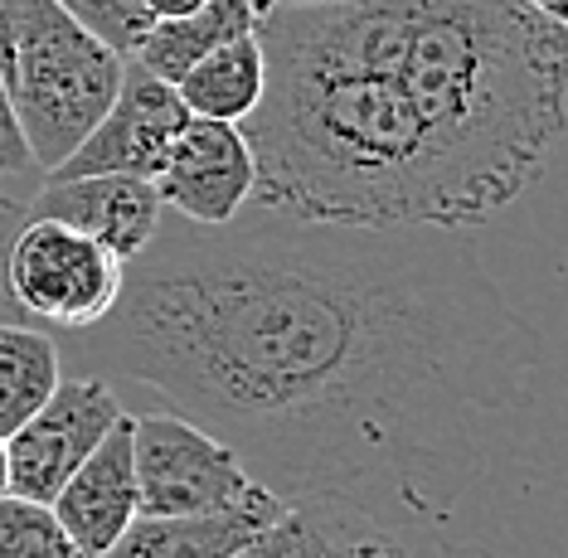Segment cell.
<instances>
[{"mask_svg":"<svg viewBox=\"0 0 568 558\" xmlns=\"http://www.w3.org/2000/svg\"><path fill=\"white\" fill-rule=\"evenodd\" d=\"M63 374L122 379L214 433L277 500L394 490L515 408L539 335L457 229L161 219ZM369 505V500H365Z\"/></svg>","mask_w":568,"mask_h":558,"instance_id":"1","label":"cell"},{"mask_svg":"<svg viewBox=\"0 0 568 558\" xmlns=\"http://www.w3.org/2000/svg\"><path fill=\"white\" fill-rule=\"evenodd\" d=\"M122 73L126 59L83 30L59 0H16V54L6 88L40 175L59 171L108 116Z\"/></svg>","mask_w":568,"mask_h":558,"instance_id":"2","label":"cell"},{"mask_svg":"<svg viewBox=\"0 0 568 558\" xmlns=\"http://www.w3.org/2000/svg\"><path fill=\"white\" fill-rule=\"evenodd\" d=\"M132 457L141 515H253L273 525L287 510V500L257 481L234 447L175 408L132 418Z\"/></svg>","mask_w":568,"mask_h":558,"instance_id":"3","label":"cell"},{"mask_svg":"<svg viewBox=\"0 0 568 558\" xmlns=\"http://www.w3.org/2000/svg\"><path fill=\"white\" fill-rule=\"evenodd\" d=\"M6 287L20 316L40 321V331L83 335L118 311L126 263L59 219H24L6 253Z\"/></svg>","mask_w":568,"mask_h":558,"instance_id":"4","label":"cell"},{"mask_svg":"<svg viewBox=\"0 0 568 558\" xmlns=\"http://www.w3.org/2000/svg\"><path fill=\"white\" fill-rule=\"evenodd\" d=\"M126 418L118 388L93 374H63L49 404L6 437L10 457V496L54 505L79 466L102 447V437Z\"/></svg>","mask_w":568,"mask_h":558,"instance_id":"5","label":"cell"},{"mask_svg":"<svg viewBox=\"0 0 568 558\" xmlns=\"http://www.w3.org/2000/svg\"><path fill=\"white\" fill-rule=\"evenodd\" d=\"M151 185H156L165 214L190 219V224L214 229L239 219L253 204V190H257V165L243 126L190 116L185 132L171 141Z\"/></svg>","mask_w":568,"mask_h":558,"instance_id":"6","label":"cell"},{"mask_svg":"<svg viewBox=\"0 0 568 558\" xmlns=\"http://www.w3.org/2000/svg\"><path fill=\"white\" fill-rule=\"evenodd\" d=\"M190 108L180 102V88L156 78L141 63H126L122 88L112 98L108 116L83 136V146L49 175H141L156 180L171 141L185 132Z\"/></svg>","mask_w":568,"mask_h":558,"instance_id":"7","label":"cell"},{"mask_svg":"<svg viewBox=\"0 0 568 558\" xmlns=\"http://www.w3.org/2000/svg\"><path fill=\"white\" fill-rule=\"evenodd\" d=\"M234 558H423V549L413 535L379 520L365 500L306 496L257 529Z\"/></svg>","mask_w":568,"mask_h":558,"instance_id":"8","label":"cell"},{"mask_svg":"<svg viewBox=\"0 0 568 558\" xmlns=\"http://www.w3.org/2000/svg\"><path fill=\"white\" fill-rule=\"evenodd\" d=\"M24 219H59V224L108 243L122 263H136L156 239L165 204L141 175H44Z\"/></svg>","mask_w":568,"mask_h":558,"instance_id":"9","label":"cell"},{"mask_svg":"<svg viewBox=\"0 0 568 558\" xmlns=\"http://www.w3.org/2000/svg\"><path fill=\"white\" fill-rule=\"evenodd\" d=\"M54 515L69 529L88 558L108 554L122 539V529L141 515V486H136V457H132V413L102 437V447L79 471L63 481L54 496Z\"/></svg>","mask_w":568,"mask_h":558,"instance_id":"10","label":"cell"},{"mask_svg":"<svg viewBox=\"0 0 568 558\" xmlns=\"http://www.w3.org/2000/svg\"><path fill=\"white\" fill-rule=\"evenodd\" d=\"M273 10V0H204L200 10L180 20H151L146 39L136 44L132 63L151 69L165 83H180L200 59H210L214 49L234 44L243 34H257L263 16Z\"/></svg>","mask_w":568,"mask_h":558,"instance_id":"11","label":"cell"},{"mask_svg":"<svg viewBox=\"0 0 568 558\" xmlns=\"http://www.w3.org/2000/svg\"><path fill=\"white\" fill-rule=\"evenodd\" d=\"M257 529L253 515H136L98 558H234Z\"/></svg>","mask_w":568,"mask_h":558,"instance_id":"12","label":"cell"},{"mask_svg":"<svg viewBox=\"0 0 568 558\" xmlns=\"http://www.w3.org/2000/svg\"><path fill=\"white\" fill-rule=\"evenodd\" d=\"M175 88H180V102L190 108V116L243 126L257 102H263V88H267V59H263L257 34H243L234 44L214 49V54L200 59Z\"/></svg>","mask_w":568,"mask_h":558,"instance_id":"13","label":"cell"},{"mask_svg":"<svg viewBox=\"0 0 568 558\" xmlns=\"http://www.w3.org/2000/svg\"><path fill=\"white\" fill-rule=\"evenodd\" d=\"M59 384L63 355L54 331H40L30 321H0V437L30 423Z\"/></svg>","mask_w":568,"mask_h":558,"instance_id":"14","label":"cell"},{"mask_svg":"<svg viewBox=\"0 0 568 558\" xmlns=\"http://www.w3.org/2000/svg\"><path fill=\"white\" fill-rule=\"evenodd\" d=\"M0 558H88V554L59 525L54 505L0 496Z\"/></svg>","mask_w":568,"mask_h":558,"instance_id":"15","label":"cell"},{"mask_svg":"<svg viewBox=\"0 0 568 558\" xmlns=\"http://www.w3.org/2000/svg\"><path fill=\"white\" fill-rule=\"evenodd\" d=\"M83 30H93L102 44H112L122 59L136 54V44L151 30V10L146 0H59Z\"/></svg>","mask_w":568,"mask_h":558,"instance_id":"16","label":"cell"},{"mask_svg":"<svg viewBox=\"0 0 568 558\" xmlns=\"http://www.w3.org/2000/svg\"><path fill=\"white\" fill-rule=\"evenodd\" d=\"M40 165H34L30 146L20 136L16 108H10V88H6V69H0V180H34Z\"/></svg>","mask_w":568,"mask_h":558,"instance_id":"17","label":"cell"},{"mask_svg":"<svg viewBox=\"0 0 568 558\" xmlns=\"http://www.w3.org/2000/svg\"><path fill=\"white\" fill-rule=\"evenodd\" d=\"M20 224H24L20 204L0 200V321H24L20 306H16V296H10V287H6V253H10V239L20 233Z\"/></svg>","mask_w":568,"mask_h":558,"instance_id":"18","label":"cell"},{"mask_svg":"<svg viewBox=\"0 0 568 558\" xmlns=\"http://www.w3.org/2000/svg\"><path fill=\"white\" fill-rule=\"evenodd\" d=\"M16 54V0H0V69H10Z\"/></svg>","mask_w":568,"mask_h":558,"instance_id":"19","label":"cell"},{"mask_svg":"<svg viewBox=\"0 0 568 558\" xmlns=\"http://www.w3.org/2000/svg\"><path fill=\"white\" fill-rule=\"evenodd\" d=\"M204 0H146V10H151V20H180V16H190V10H200Z\"/></svg>","mask_w":568,"mask_h":558,"instance_id":"20","label":"cell"},{"mask_svg":"<svg viewBox=\"0 0 568 558\" xmlns=\"http://www.w3.org/2000/svg\"><path fill=\"white\" fill-rule=\"evenodd\" d=\"M529 10H539L545 20H554V24H564L568 30V0H525Z\"/></svg>","mask_w":568,"mask_h":558,"instance_id":"21","label":"cell"},{"mask_svg":"<svg viewBox=\"0 0 568 558\" xmlns=\"http://www.w3.org/2000/svg\"><path fill=\"white\" fill-rule=\"evenodd\" d=\"M0 496H10V457H6V437H0Z\"/></svg>","mask_w":568,"mask_h":558,"instance_id":"22","label":"cell"},{"mask_svg":"<svg viewBox=\"0 0 568 558\" xmlns=\"http://www.w3.org/2000/svg\"><path fill=\"white\" fill-rule=\"evenodd\" d=\"M273 6H341V0H273Z\"/></svg>","mask_w":568,"mask_h":558,"instance_id":"23","label":"cell"}]
</instances>
